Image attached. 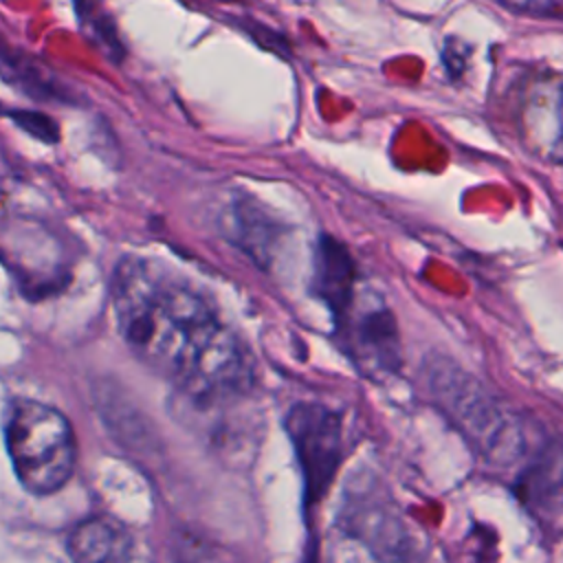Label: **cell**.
I'll return each instance as SVG.
<instances>
[{
	"label": "cell",
	"instance_id": "6da1fadb",
	"mask_svg": "<svg viewBox=\"0 0 563 563\" xmlns=\"http://www.w3.org/2000/svg\"><path fill=\"white\" fill-rule=\"evenodd\" d=\"M112 310L128 347L196 400L240 396L253 376L240 336L167 266L123 257L112 273Z\"/></svg>",
	"mask_w": 563,
	"mask_h": 563
},
{
	"label": "cell",
	"instance_id": "7a4b0ae2",
	"mask_svg": "<svg viewBox=\"0 0 563 563\" xmlns=\"http://www.w3.org/2000/svg\"><path fill=\"white\" fill-rule=\"evenodd\" d=\"M4 438L15 477L29 493L51 495L70 479L77 460L75 433L55 407L31 398L11 402Z\"/></svg>",
	"mask_w": 563,
	"mask_h": 563
},
{
	"label": "cell",
	"instance_id": "3957f363",
	"mask_svg": "<svg viewBox=\"0 0 563 563\" xmlns=\"http://www.w3.org/2000/svg\"><path fill=\"white\" fill-rule=\"evenodd\" d=\"M308 504H317L339 468L343 455V424L336 411L319 402H297L286 416Z\"/></svg>",
	"mask_w": 563,
	"mask_h": 563
},
{
	"label": "cell",
	"instance_id": "277c9868",
	"mask_svg": "<svg viewBox=\"0 0 563 563\" xmlns=\"http://www.w3.org/2000/svg\"><path fill=\"white\" fill-rule=\"evenodd\" d=\"M435 396L446 405L455 422L479 444L490 457L504 455L510 460L519 453V433L512 431L510 418L504 416L495 400L477 387L468 376H444L438 367L433 378Z\"/></svg>",
	"mask_w": 563,
	"mask_h": 563
},
{
	"label": "cell",
	"instance_id": "5b68a950",
	"mask_svg": "<svg viewBox=\"0 0 563 563\" xmlns=\"http://www.w3.org/2000/svg\"><path fill=\"white\" fill-rule=\"evenodd\" d=\"M334 319L347 354L367 376H385L398 367L396 323L383 303L358 301L354 295Z\"/></svg>",
	"mask_w": 563,
	"mask_h": 563
},
{
	"label": "cell",
	"instance_id": "8992f818",
	"mask_svg": "<svg viewBox=\"0 0 563 563\" xmlns=\"http://www.w3.org/2000/svg\"><path fill=\"white\" fill-rule=\"evenodd\" d=\"M73 563H139L130 532L108 517L81 521L68 537Z\"/></svg>",
	"mask_w": 563,
	"mask_h": 563
},
{
	"label": "cell",
	"instance_id": "52a82bcc",
	"mask_svg": "<svg viewBox=\"0 0 563 563\" xmlns=\"http://www.w3.org/2000/svg\"><path fill=\"white\" fill-rule=\"evenodd\" d=\"M314 288L317 295L332 308L334 317L354 297V264L341 242L323 235L314 253Z\"/></svg>",
	"mask_w": 563,
	"mask_h": 563
},
{
	"label": "cell",
	"instance_id": "ba28073f",
	"mask_svg": "<svg viewBox=\"0 0 563 563\" xmlns=\"http://www.w3.org/2000/svg\"><path fill=\"white\" fill-rule=\"evenodd\" d=\"M526 128L532 147L556 161L561 147V95L556 86H534L526 101Z\"/></svg>",
	"mask_w": 563,
	"mask_h": 563
},
{
	"label": "cell",
	"instance_id": "9c48e42d",
	"mask_svg": "<svg viewBox=\"0 0 563 563\" xmlns=\"http://www.w3.org/2000/svg\"><path fill=\"white\" fill-rule=\"evenodd\" d=\"M73 4L88 37L99 46L106 57L119 64L125 57V46L119 40L117 24L110 13H106L97 0H73Z\"/></svg>",
	"mask_w": 563,
	"mask_h": 563
},
{
	"label": "cell",
	"instance_id": "30bf717a",
	"mask_svg": "<svg viewBox=\"0 0 563 563\" xmlns=\"http://www.w3.org/2000/svg\"><path fill=\"white\" fill-rule=\"evenodd\" d=\"M0 68L4 70H11L7 77L11 81H15L24 92H29L31 97H37V99H62V101H68V95H66V88L57 86L55 79L51 75H46L44 70L46 68H40L37 64H33L29 57L24 59H18L13 62L11 55H2V64Z\"/></svg>",
	"mask_w": 563,
	"mask_h": 563
},
{
	"label": "cell",
	"instance_id": "8fae6325",
	"mask_svg": "<svg viewBox=\"0 0 563 563\" xmlns=\"http://www.w3.org/2000/svg\"><path fill=\"white\" fill-rule=\"evenodd\" d=\"M22 132H26L29 136L42 141V143H57L59 141V125L53 117H48L42 110H7L4 112Z\"/></svg>",
	"mask_w": 563,
	"mask_h": 563
},
{
	"label": "cell",
	"instance_id": "7c38bea8",
	"mask_svg": "<svg viewBox=\"0 0 563 563\" xmlns=\"http://www.w3.org/2000/svg\"><path fill=\"white\" fill-rule=\"evenodd\" d=\"M504 7L532 13V15H556L559 13V0H497Z\"/></svg>",
	"mask_w": 563,
	"mask_h": 563
},
{
	"label": "cell",
	"instance_id": "4fadbf2b",
	"mask_svg": "<svg viewBox=\"0 0 563 563\" xmlns=\"http://www.w3.org/2000/svg\"><path fill=\"white\" fill-rule=\"evenodd\" d=\"M455 51L449 46V42L444 44V51H442V59H444V66L449 68L451 75H460L462 68H464V57H468V48L462 46V42H453Z\"/></svg>",
	"mask_w": 563,
	"mask_h": 563
}]
</instances>
